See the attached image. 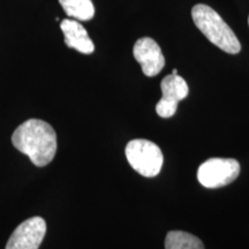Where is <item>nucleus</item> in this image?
I'll list each match as a JSON object with an SVG mask.
<instances>
[{
    "label": "nucleus",
    "mask_w": 249,
    "mask_h": 249,
    "mask_svg": "<svg viewBox=\"0 0 249 249\" xmlns=\"http://www.w3.org/2000/svg\"><path fill=\"white\" fill-rule=\"evenodd\" d=\"M12 143L38 167L51 163L57 152V134L53 127L39 119L21 124L12 135Z\"/></svg>",
    "instance_id": "1"
},
{
    "label": "nucleus",
    "mask_w": 249,
    "mask_h": 249,
    "mask_svg": "<svg viewBox=\"0 0 249 249\" xmlns=\"http://www.w3.org/2000/svg\"><path fill=\"white\" fill-rule=\"evenodd\" d=\"M192 18L201 33L217 48L230 54L241 51L235 34L213 8L203 4L195 5L192 8Z\"/></svg>",
    "instance_id": "2"
},
{
    "label": "nucleus",
    "mask_w": 249,
    "mask_h": 249,
    "mask_svg": "<svg viewBox=\"0 0 249 249\" xmlns=\"http://www.w3.org/2000/svg\"><path fill=\"white\" fill-rule=\"evenodd\" d=\"M126 157L136 172L147 178L156 177L163 166V152L157 144L148 140L138 139L126 145Z\"/></svg>",
    "instance_id": "3"
},
{
    "label": "nucleus",
    "mask_w": 249,
    "mask_h": 249,
    "mask_svg": "<svg viewBox=\"0 0 249 249\" xmlns=\"http://www.w3.org/2000/svg\"><path fill=\"white\" fill-rule=\"evenodd\" d=\"M240 170L239 161L233 158H211L198 167L197 179L207 188H220L234 181Z\"/></svg>",
    "instance_id": "4"
},
{
    "label": "nucleus",
    "mask_w": 249,
    "mask_h": 249,
    "mask_svg": "<svg viewBox=\"0 0 249 249\" xmlns=\"http://www.w3.org/2000/svg\"><path fill=\"white\" fill-rule=\"evenodd\" d=\"M161 98L156 105V112L160 118H171L176 114L179 102L188 96V86L179 75L165 76L160 83Z\"/></svg>",
    "instance_id": "5"
},
{
    "label": "nucleus",
    "mask_w": 249,
    "mask_h": 249,
    "mask_svg": "<svg viewBox=\"0 0 249 249\" xmlns=\"http://www.w3.org/2000/svg\"><path fill=\"white\" fill-rule=\"evenodd\" d=\"M45 234V220L42 217H31L14 230L6 249H38Z\"/></svg>",
    "instance_id": "6"
},
{
    "label": "nucleus",
    "mask_w": 249,
    "mask_h": 249,
    "mask_svg": "<svg viewBox=\"0 0 249 249\" xmlns=\"http://www.w3.org/2000/svg\"><path fill=\"white\" fill-rule=\"evenodd\" d=\"M134 58L141 65L145 76L158 75L165 66V58L160 46L150 37H143L135 43L133 49Z\"/></svg>",
    "instance_id": "7"
},
{
    "label": "nucleus",
    "mask_w": 249,
    "mask_h": 249,
    "mask_svg": "<svg viewBox=\"0 0 249 249\" xmlns=\"http://www.w3.org/2000/svg\"><path fill=\"white\" fill-rule=\"evenodd\" d=\"M60 28L64 33L65 43L68 48L76 50L83 54H91L95 51V45L90 39L88 31L80 22L71 18L61 21Z\"/></svg>",
    "instance_id": "8"
},
{
    "label": "nucleus",
    "mask_w": 249,
    "mask_h": 249,
    "mask_svg": "<svg viewBox=\"0 0 249 249\" xmlns=\"http://www.w3.org/2000/svg\"><path fill=\"white\" fill-rule=\"evenodd\" d=\"M165 249H204V245L191 233L171 231L165 238Z\"/></svg>",
    "instance_id": "9"
},
{
    "label": "nucleus",
    "mask_w": 249,
    "mask_h": 249,
    "mask_svg": "<svg viewBox=\"0 0 249 249\" xmlns=\"http://www.w3.org/2000/svg\"><path fill=\"white\" fill-rule=\"evenodd\" d=\"M61 7L70 18L79 21H89L95 15L91 0H59Z\"/></svg>",
    "instance_id": "10"
},
{
    "label": "nucleus",
    "mask_w": 249,
    "mask_h": 249,
    "mask_svg": "<svg viewBox=\"0 0 249 249\" xmlns=\"http://www.w3.org/2000/svg\"><path fill=\"white\" fill-rule=\"evenodd\" d=\"M172 74H173V75H178V71L173 70V71H172Z\"/></svg>",
    "instance_id": "11"
},
{
    "label": "nucleus",
    "mask_w": 249,
    "mask_h": 249,
    "mask_svg": "<svg viewBox=\"0 0 249 249\" xmlns=\"http://www.w3.org/2000/svg\"><path fill=\"white\" fill-rule=\"evenodd\" d=\"M248 24H249V18H248Z\"/></svg>",
    "instance_id": "12"
}]
</instances>
